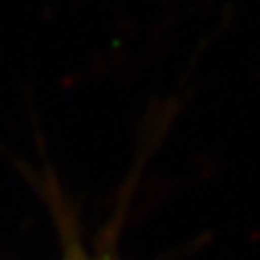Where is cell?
Listing matches in <instances>:
<instances>
[{
	"mask_svg": "<svg viewBox=\"0 0 260 260\" xmlns=\"http://www.w3.org/2000/svg\"><path fill=\"white\" fill-rule=\"evenodd\" d=\"M54 213H56V223H59L61 239H63V260H115L109 245H100L95 251H89L83 245L76 230V223L72 221L70 213L63 206L54 204Z\"/></svg>",
	"mask_w": 260,
	"mask_h": 260,
	"instance_id": "obj_1",
	"label": "cell"
}]
</instances>
